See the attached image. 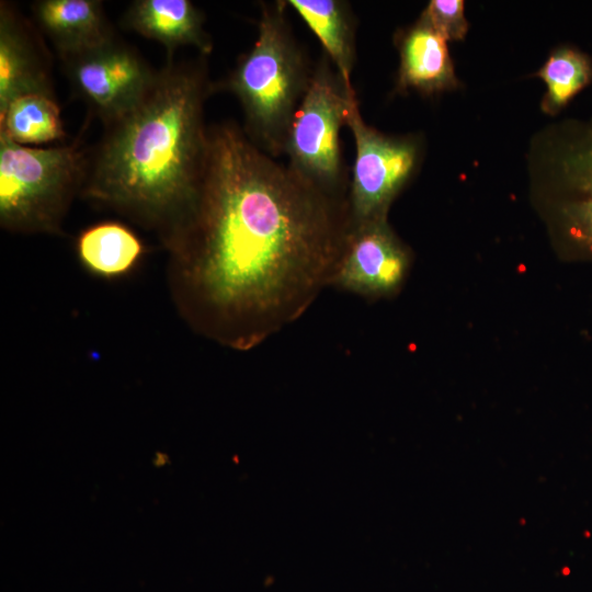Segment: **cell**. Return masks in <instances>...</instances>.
<instances>
[{
    "mask_svg": "<svg viewBox=\"0 0 592 592\" xmlns=\"http://www.w3.org/2000/svg\"><path fill=\"white\" fill-rule=\"evenodd\" d=\"M213 91L205 62L168 59L141 101L105 126L81 196L152 231L167 250L187 221L204 173Z\"/></svg>",
    "mask_w": 592,
    "mask_h": 592,
    "instance_id": "obj_2",
    "label": "cell"
},
{
    "mask_svg": "<svg viewBox=\"0 0 592 592\" xmlns=\"http://www.w3.org/2000/svg\"><path fill=\"white\" fill-rule=\"evenodd\" d=\"M532 162L544 180L561 242L570 253L592 258V118L550 126Z\"/></svg>",
    "mask_w": 592,
    "mask_h": 592,
    "instance_id": "obj_5",
    "label": "cell"
},
{
    "mask_svg": "<svg viewBox=\"0 0 592 592\" xmlns=\"http://www.w3.org/2000/svg\"><path fill=\"white\" fill-rule=\"evenodd\" d=\"M536 76L547 87L542 110L556 115L592 82V59L579 48L560 46L551 52Z\"/></svg>",
    "mask_w": 592,
    "mask_h": 592,
    "instance_id": "obj_17",
    "label": "cell"
},
{
    "mask_svg": "<svg viewBox=\"0 0 592 592\" xmlns=\"http://www.w3.org/2000/svg\"><path fill=\"white\" fill-rule=\"evenodd\" d=\"M76 252L81 265L102 278H117L133 271L145 253L136 234L117 221H101L80 232Z\"/></svg>",
    "mask_w": 592,
    "mask_h": 592,
    "instance_id": "obj_14",
    "label": "cell"
},
{
    "mask_svg": "<svg viewBox=\"0 0 592 592\" xmlns=\"http://www.w3.org/2000/svg\"><path fill=\"white\" fill-rule=\"evenodd\" d=\"M356 100L354 89L344 83L328 56H323L311 73L285 141L287 164L335 194H343L344 185L340 130Z\"/></svg>",
    "mask_w": 592,
    "mask_h": 592,
    "instance_id": "obj_6",
    "label": "cell"
},
{
    "mask_svg": "<svg viewBox=\"0 0 592 592\" xmlns=\"http://www.w3.org/2000/svg\"><path fill=\"white\" fill-rule=\"evenodd\" d=\"M286 5V1L262 5L257 41L226 81L241 104L244 133L273 158L284 153L312 73L284 16Z\"/></svg>",
    "mask_w": 592,
    "mask_h": 592,
    "instance_id": "obj_3",
    "label": "cell"
},
{
    "mask_svg": "<svg viewBox=\"0 0 592 592\" xmlns=\"http://www.w3.org/2000/svg\"><path fill=\"white\" fill-rule=\"evenodd\" d=\"M286 4L316 34L344 83L353 88L351 75L355 60V31L349 3L339 0H289Z\"/></svg>",
    "mask_w": 592,
    "mask_h": 592,
    "instance_id": "obj_15",
    "label": "cell"
},
{
    "mask_svg": "<svg viewBox=\"0 0 592 592\" xmlns=\"http://www.w3.org/2000/svg\"><path fill=\"white\" fill-rule=\"evenodd\" d=\"M346 125L355 141L348 203L352 225L387 218L388 208L411 178L419 147L410 137L387 136L368 126L352 104Z\"/></svg>",
    "mask_w": 592,
    "mask_h": 592,
    "instance_id": "obj_7",
    "label": "cell"
},
{
    "mask_svg": "<svg viewBox=\"0 0 592 592\" xmlns=\"http://www.w3.org/2000/svg\"><path fill=\"white\" fill-rule=\"evenodd\" d=\"M61 61L73 91L105 126L133 110L157 75L133 47L115 36Z\"/></svg>",
    "mask_w": 592,
    "mask_h": 592,
    "instance_id": "obj_8",
    "label": "cell"
},
{
    "mask_svg": "<svg viewBox=\"0 0 592 592\" xmlns=\"http://www.w3.org/2000/svg\"><path fill=\"white\" fill-rule=\"evenodd\" d=\"M124 24L167 48L168 59L180 46H194L203 55L213 49L202 12L189 0H137L124 16Z\"/></svg>",
    "mask_w": 592,
    "mask_h": 592,
    "instance_id": "obj_13",
    "label": "cell"
},
{
    "mask_svg": "<svg viewBox=\"0 0 592 592\" xmlns=\"http://www.w3.org/2000/svg\"><path fill=\"white\" fill-rule=\"evenodd\" d=\"M446 42L465 37L468 23L464 15L462 0H432L420 15Z\"/></svg>",
    "mask_w": 592,
    "mask_h": 592,
    "instance_id": "obj_18",
    "label": "cell"
},
{
    "mask_svg": "<svg viewBox=\"0 0 592 592\" xmlns=\"http://www.w3.org/2000/svg\"><path fill=\"white\" fill-rule=\"evenodd\" d=\"M38 27L65 58L114 37L99 0H39L32 5Z\"/></svg>",
    "mask_w": 592,
    "mask_h": 592,
    "instance_id": "obj_11",
    "label": "cell"
},
{
    "mask_svg": "<svg viewBox=\"0 0 592 592\" xmlns=\"http://www.w3.org/2000/svg\"><path fill=\"white\" fill-rule=\"evenodd\" d=\"M0 133L30 147L61 140L65 130L57 98L42 94L18 98L0 114Z\"/></svg>",
    "mask_w": 592,
    "mask_h": 592,
    "instance_id": "obj_16",
    "label": "cell"
},
{
    "mask_svg": "<svg viewBox=\"0 0 592 592\" xmlns=\"http://www.w3.org/2000/svg\"><path fill=\"white\" fill-rule=\"evenodd\" d=\"M351 226L348 196L277 162L236 123L208 127L197 198L167 249L173 305L196 333L250 351L330 286Z\"/></svg>",
    "mask_w": 592,
    "mask_h": 592,
    "instance_id": "obj_1",
    "label": "cell"
},
{
    "mask_svg": "<svg viewBox=\"0 0 592 592\" xmlns=\"http://www.w3.org/2000/svg\"><path fill=\"white\" fill-rule=\"evenodd\" d=\"M409 263L387 218L352 225L330 286L366 298L389 296L401 286Z\"/></svg>",
    "mask_w": 592,
    "mask_h": 592,
    "instance_id": "obj_9",
    "label": "cell"
},
{
    "mask_svg": "<svg viewBox=\"0 0 592 592\" xmlns=\"http://www.w3.org/2000/svg\"><path fill=\"white\" fill-rule=\"evenodd\" d=\"M56 98L48 53L31 23L12 4H0V114L18 98Z\"/></svg>",
    "mask_w": 592,
    "mask_h": 592,
    "instance_id": "obj_10",
    "label": "cell"
},
{
    "mask_svg": "<svg viewBox=\"0 0 592 592\" xmlns=\"http://www.w3.org/2000/svg\"><path fill=\"white\" fill-rule=\"evenodd\" d=\"M89 158L79 140L30 147L0 133L1 227L12 234H60L72 201L82 193Z\"/></svg>",
    "mask_w": 592,
    "mask_h": 592,
    "instance_id": "obj_4",
    "label": "cell"
},
{
    "mask_svg": "<svg viewBox=\"0 0 592 592\" xmlns=\"http://www.w3.org/2000/svg\"><path fill=\"white\" fill-rule=\"evenodd\" d=\"M398 49L399 91L434 94L458 86L446 41L423 19L400 33Z\"/></svg>",
    "mask_w": 592,
    "mask_h": 592,
    "instance_id": "obj_12",
    "label": "cell"
}]
</instances>
